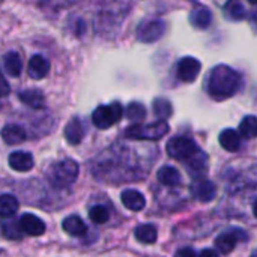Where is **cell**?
I'll return each mask as SVG.
<instances>
[{"label":"cell","instance_id":"obj_1","mask_svg":"<svg viewBox=\"0 0 257 257\" xmlns=\"http://www.w3.org/2000/svg\"><path fill=\"white\" fill-rule=\"evenodd\" d=\"M241 75L227 65H217L208 77V93L215 99H227L241 89Z\"/></svg>","mask_w":257,"mask_h":257},{"label":"cell","instance_id":"obj_2","mask_svg":"<svg viewBox=\"0 0 257 257\" xmlns=\"http://www.w3.org/2000/svg\"><path fill=\"white\" fill-rule=\"evenodd\" d=\"M77 176H78V164L69 158L57 161L48 169V181L54 188L71 187L77 181Z\"/></svg>","mask_w":257,"mask_h":257},{"label":"cell","instance_id":"obj_3","mask_svg":"<svg viewBox=\"0 0 257 257\" xmlns=\"http://www.w3.org/2000/svg\"><path fill=\"white\" fill-rule=\"evenodd\" d=\"M169 133V123L166 120H157L148 125H133L126 128L125 137L131 140H160Z\"/></svg>","mask_w":257,"mask_h":257},{"label":"cell","instance_id":"obj_4","mask_svg":"<svg viewBox=\"0 0 257 257\" xmlns=\"http://www.w3.org/2000/svg\"><path fill=\"white\" fill-rule=\"evenodd\" d=\"M166 151L170 158L187 163L199 151V148L193 139L185 137V136H178V137H173L169 140Z\"/></svg>","mask_w":257,"mask_h":257},{"label":"cell","instance_id":"obj_5","mask_svg":"<svg viewBox=\"0 0 257 257\" xmlns=\"http://www.w3.org/2000/svg\"><path fill=\"white\" fill-rule=\"evenodd\" d=\"M122 114H123L122 105L119 102H111L108 105H99L92 114V122L96 128L107 130L114 123H117Z\"/></svg>","mask_w":257,"mask_h":257},{"label":"cell","instance_id":"obj_6","mask_svg":"<svg viewBox=\"0 0 257 257\" xmlns=\"http://www.w3.org/2000/svg\"><path fill=\"white\" fill-rule=\"evenodd\" d=\"M248 235L242 230V229H229L226 232H223L221 235L217 236L215 239V247L220 250V253L223 254H229L239 242H244L247 241Z\"/></svg>","mask_w":257,"mask_h":257},{"label":"cell","instance_id":"obj_7","mask_svg":"<svg viewBox=\"0 0 257 257\" xmlns=\"http://www.w3.org/2000/svg\"><path fill=\"white\" fill-rule=\"evenodd\" d=\"M166 33V23L163 20H149L139 26L137 29V39L140 42H155L161 39Z\"/></svg>","mask_w":257,"mask_h":257},{"label":"cell","instance_id":"obj_8","mask_svg":"<svg viewBox=\"0 0 257 257\" xmlns=\"http://www.w3.org/2000/svg\"><path fill=\"white\" fill-rule=\"evenodd\" d=\"M200 69H202V63L199 59L193 57V56H187V57H182L178 63V77L181 81L184 83H193L196 81V78L199 77L200 74Z\"/></svg>","mask_w":257,"mask_h":257},{"label":"cell","instance_id":"obj_9","mask_svg":"<svg viewBox=\"0 0 257 257\" xmlns=\"http://www.w3.org/2000/svg\"><path fill=\"white\" fill-rule=\"evenodd\" d=\"M190 191H191L193 199H196V200H199L202 203H208V202L214 200L215 196H217V187H215V184L212 181L203 179V178L196 179L191 184Z\"/></svg>","mask_w":257,"mask_h":257},{"label":"cell","instance_id":"obj_10","mask_svg":"<svg viewBox=\"0 0 257 257\" xmlns=\"http://www.w3.org/2000/svg\"><path fill=\"white\" fill-rule=\"evenodd\" d=\"M20 227L23 233L30 236H41L45 232V223L33 214H23L20 218Z\"/></svg>","mask_w":257,"mask_h":257},{"label":"cell","instance_id":"obj_11","mask_svg":"<svg viewBox=\"0 0 257 257\" xmlns=\"http://www.w3.org/2000/svg\"><path fill=\"white\" fill-rule=\"evenodd\" d=\"M29 75L33 80H42L48 75L50 72V62L41 56V54H35L32 56V59L29 60V66H27Z\"/></svg>","mask_w":257,"mask_h":257},{"label":"cell","instance_id":"obj_12","mask_svg":"<svg viewBox=\"0 0 257 257\" xmlns=\"http://www.w3.org/2000/svg\"><path fill=\"white\" fill-rule=\"evenodd\" d=\"M120 200L125 205L126 209L139 212L142 209H145L146 206V199L142 193H139L137 190H125L120 194Z\"/></svg>","mask_w":257,"mask_h":257},{"label":"cell","instance_id":"obj_13","mask_svg":"<svg viewBox=\"0 0 257 257\" xmlns=\"http://www.w3.org/2000/svg\"><path fill=\"white\" fill-rule=\"evenodd\" d=\"M11 169L17 170V172H29L35 161H33V157L29 154V152H23V151H17V152H12L9 155V160H8Z\"/></svg>","mask_w":257,"mask_h":257},{"label":"cell","instance_id":"obj_14","mask_svg":"<svg viewBox=\"0 0 257 257\" xmlns=\"http://www.w3.org/2000/svg\"><path fill=\"white\" fill-rule=\"evenodd\" d=\"M211 21H212V14L203 5L194 6L193 11L190 12V23L196 29H206L211 24Z\"/></svg>","mask_w":257,"mask_h":257},{"label":"cell","instance_id":"obj_15","mask_svg":"<svg viewBox=\"0 0 257 257\" xmlns=\"http://www.w3.org/2000/svg\"><path fill=\"white\" fill-rule=\"evenodd\" d=\"M84 137V128L80 117H72L65 126V139L69 145H80Z\"/></svg>","mask_w":257,"mask_h":257},{"label":"cell","instance_id":"obj_16","mask_svg":"<svg viewBox=\"0 0 257 257\" xmlns=\"http://www.w3.org/2000/svg\"><path fill=\"white\" fill-rule=\"evenodd\" d=\"M220 145L227 152H238L241 149V134L232 128H226L220 133Z\"/></svg>","mask_w":257,"mask_h":257},{"label":"cell","instance_id":"obj_17","mask_svg":"<svg viewBox=\"0 0 257 257\" xmlns=\"http://www.w3.org/2000/svg\"><path fill=\"white\" fill-rule=\"evenodd\" d=\"M0 134H2V139L6 145H20L27 139L26 131L20 125H15V123L5 125Z\"/></svg>","mask_w":257,"mask_h":257},{"label":"cell","instance_id":"obj_18","mask_svg":"<svg viewBox=\"0 0 257 257\" xmlns=\"http://www.w3.org/2000/svg\"><path fill=\"white\" fill-rule=\"evenodd\" d=\"M157 178H158V181H160L163 185H166V187H178V185L181 184V181H182L179 170L175 169V167H172V166H164V167H161V169L158 170V173H157Z\"/></svg>","mask_w":257,"mask_h":257},{"label":"cell","instance_id":"obj_19","mask_svg":"<svg viewBox=\"0 0 257 257\" xmlns=\"http://www.w3.org/2000/svg\"><path fill=\"white\" fill-rule=\"evenodd\" d=\"M20 101L24 102L26 105L32 107V108H42L45 105V98L44 93L39 89H27L18 93Z\"/></svg>","mask_w":257,"mask_h":257},{"label":"cell","instance_id":"obj_20","mask_svg":"<svg viewBox=\"0 0 257 257\" xmlns=\"http://www.w3.org/2000/svg\"><path fill=\"white\" fill-rule=\"evenodd\" d=\"M3 68L11 77H18L23 71V62L18 53L9 51L3 56Z\"/></svg>","mask_w":257,"mask_h":257},{"label":"cell","instance_id":"obj_21","mask_svg":"<svg viewBox=\"0 0 257 257\" xmlns=\"http://www.w3.org/2000/svg\"><path fill=\"white\" fill-rule=\"evenodd\" d=\"M62 227L71 236H81V235L86 233V229H87L86 224H84V221L80 217H77V215L66 217L63 220V223H62Z\"/></svg>","mask_w":257,"mask_h":257},{"label":"cell","instance_id":"obj_22","mask_svg":"<svg viewBox=\"0 0 257 257\" xmlns=\"http://www.w3.org/2000/svg\"><path fill=\"white\" fill-rule=\"evenodd\" d=\"M134 236L142 244H154L158 238V232L154 224H140L134 230Z\"/></svg>","mask_w":257,"mask_h":257},{"label":"cell","instance_id":"obj_23","mask_svg":"<svg viewBox=\"0 0 257 257\" xmlns=\"http://www.w3.org/2000/svg\"><path fill=\"white\" fill-rule=\"evenodd\" d=\"M190 170L193 173H205L208 170V155L203 151H197L188 161H187Z\"/></svg>","mask_w":257,"mask_h":257},{"label":"cell","instance_id":"obj_24","mask_svg":"<svg viewBox=\"0 0 257 257\" xmlns=\"http://www.w3.org/2000/svg\"><path fill=\"white\" fill-rule=\"evenodd\" d=\"M18 211V200L11 194L0 196V217H12Z\"/></svg>","mask_w":257,"mask_h":257},{"label":"cell","instance_id":"obj_25","mask_svg":"<svg viewBox=\"0 0 257 257\" xmlns=\"http://www.w3.org/2000/svg\"><path fill=\"white\" fill-rule=\"evenodd\" d=\"M224 15L232 21H241L245 18V8L239 2H229L224 6Z\"/></svg>","mask_w":257,"mask_h":257},{"label":"cell","instance_id":"obj_26","mask_svg":"<svg viewBox=\"0 0 257 257\" xmlns=\"http://www.w3.org/2000/svg\"><path fill=\"white\" fill-rule=\"evenodd\" d=\"M239 133L241 136H244L245 139H254L257 136V117L250 114L245 116L241 123H239Z\"/></svg>","mask_w":257,"mask_h":257},{"label":"cell","instance_id":"obj_27","mask_svg":"<svg viewBox=\"0 0 257 257\" xmlns=\"http://www.w3.org/2000/svg\"><path fill=\"white\" fill-rule=\"evenodd\" d=\"M152 107H154L155 116H158L160 120H166L167 117L172 116V111H173V110H172V104H170L167 99H164V98H157V99L154 101Z\"/></svg>","mask_w":257,"mask_h":257},{"label":"cell","instance_id":"obj_28","mask_svg":"<svg viewBox=\"0 0 257 257\" xmlns=\"http://www.w3.org/2000/svg\"><path fill=\"white\" fill-rule=\"evenodd\" d=\"M126 117L130 120H134V122H140L146 117V108L143 104L140 102H131L128 107H126V111H125Z\"/></svg>","mask_w":257,"mask_h":257},{"label":"cell","instance_id":"obj_29","mask_svg":"<svg viewBox=\"0 0 257 257\" xmlns=\"http://www.w3.org/2000/svg\"><path fill=\"white\" fill-rule=\"evenodd\" d=\"M89 217H90V220H92L95 224H104V223H107V221H108V218H110L107 208H105V206H102V205H96V206H93V208L89 211Z\"/></svg>","mask_w":257,"mask_h":257},{"label":"cell","instance_id":"obj_30","mask_svg":"<svg viewBox=\"0 0 257 257\" xmlns=\"http://www.w3.org/2000/svg\"><path fill=\"white\" fill-rule=\"evenodd\" d=\"M3 235L9 239H21L23 236V232H21V227H20V221H8L3 224Z\"/></svg>","mask_w":257,"mask_h":257},{"label":"cell","instance_id":"obj_31","mask_svg":"<svg viewBox=\"0 0 257 257\" xmlns=\"http://www.w3.org/2000/svg\"><path fill=\"white\" fill-rule=\"evenodd\" d=\"M9 92H11V87H9V84H8V81H6V78L3 77L2 71H0V98L8 96Z\"/></svg>","mask_w":257,"mask_h":257},{"label":"cell","instance_id":"obj_32","mask_svg":"<svg viewBox=\"0 0 257 257\" xmlns=\"http://www.w3.org/2000/svg\"><path fill=\"white\" fill-rule=\"evenodd\" d=\"M175 257H197L196 256V253H194V250L193 248H181Z\"/></svg>","mask_w":257,"mask_h":257},{"label":"cell","instance_id":"obj_33","mask_svg":"<svg viewBox=\"0 0 257 257\" xmlns=\"http://www.w3.org/2000/svg\"><path fill=\"white\" fill-rule=\"evenodd\" d=\"M199 257H220V256H218V253H215L214 250H211V248H205V250L199 254Z\"/></svg>","mask_w":257,"mask_h":257},{"label":"cell","instance_id":"obj_34","mask_svg":"<svg viewBox=\"0 0 257 257\" xmlns=\"http://www.w3.org/2000/svg\"><path fill=\"white\" fill-rule=\"evenodd\" d=\"M253 214H254V217L257 218V200L254 202V205H253Z\"/></svg>","mask_w":257,"mask_h":257},{"label":"cell","instance_id":"obj_35","mask_svg":"<svg viewBox=\"0 0 257 257\" xmlns=\"http://www.w3.org/2000/svg\"><path fill=\"white\" fill-rule=\"evenodd\" d=\"M253 20H254V24H256V27H257V11L254 12V17H253Z\"/></svg>","mask_w":257,"mask_h":257},{"label":"cell","instance_id":"obj_36","mask_svg":"<svg viewBox=\"0 0 257 257\" xmlns=\"http://www.w3.org/2000/svg\"><path fill=\"white\" fill-rule=\"evenodd\" d=\"M250 257H257V250H256V251H254V253H253V254H251V256H250Z\"/></svg>","mask_w":257,"mask_h":257}]
</instances>
